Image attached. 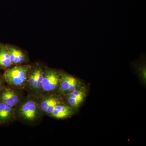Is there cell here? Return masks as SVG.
Segmentation results:
<instances>
[{
  "label": "cell",
  "mask_w": 146,
  "mask_h": 146,
  "mask_svg": "<svg viewBox=\"0 0 146 146\" xmlns=\"http://www.w3.org/2000/svg\"><path fill=\"white\" fill-rule=\"evenodd\" d=\"M15 112L16 120L30 126L39 124L44 116L38 98L32 94L23 97L15 108Z\"/></svg>",
  "instance_id": "6da1fadb"
},
{
  "label": "cell",
  "mask_w": 146,
  "mask_h": 146,
  "mask_svg": "<svg viewBox=\"0 0 146 146\" xmlns=\"http://www.w3.org/2000/svg\"><path fill=\"white\" fill-rule=\"evenodd\" d=\"M31 68L30 65H18L7 69L3 76L5 82L17 90H25Z\"/></svg>",
  "instance_id": "7a4b0ae2"
},
{
  "label": "cell",
  "mask_w": 146,
  "mask_h": 146,
  "mask_svg": "<svg viewBox=\"0 0 146 146\" xmlns=\"http://www.w3.org/2000/svg\"><path fill=\"white\" fill-rule=\"evenodd\" d=\"M44 70L40 65L32 67L25 90L28 94H32L37 98L42 94V82Z\"/></svg>",
  "instance_id": "3957f363"
},
{
  "label": "cell",
  "mask_w": 146,
  "mask_h": 146,
  "mask_svg": "<svg viewBox=\"0 0 146 146\" xmlns=\"http://www.w3.org/2000/svg\"><path fill=\"white\" fill-rule=\"evenodd\" d=\"M61 73L53 69L44 70L42 94H57L60 84Z\"/></svg>",
  "instance_id": "277c9868"
},
{
  "label": "cell",
  "mask_w": 146,
  "mask_h": 146,
  "mask_svg": "<svg viewBox=\"0 0 146 146\" xmlns=\"http://www.w3.org/2000/svg\"><path fill=\"white\" fill-rule=\"evenodd\" d=\"M40 109L44 116H50L57 105L64 102L63 98L57 94H43L38 97Z\"/></svg>",
  "instance_id": "5b68a950"
},
{
  "label": "cell",
  "mask_w": 146,
  "mask_h": 146,
  "mask_svg": "<svg viewBox=\"0 0 146 146\" xmlns=\"http://www.w3.org/2000/svg\"><path fill=\"white\" fill-rule=\"evenodd\" d=\"M82 87L78 79L65 73H61L60 84L57 95L62 97Z\"/></svg>",
  "instance_id": "8992f818"
},
{
  "label": "cell",
  "mask_w": 146,
  "mask_h": 146,
  "mask_svg": "<svg viewBox=\"0 0 146 146\" xmlns=\"http://www.w3.org/2000/svg\"><path fill=\"white\" fill-rule=\"evenodd\" d=\"M21 91L8 85L4 86L0 91V100L15 108L23 98Z\"/></svg>",
  "instance_id": "52a82bcc"
},
{
  "label": "cell",
  "mask_w": 146,
  "mask_h": 146,
  "mask_svg": "<svg viewBox=\"0 0 146 146\" xmlns=\"http://www.w3.org/2000/svg\"><path fill=\"white\" fill-rule=\"evenodd\" d=\"M86 96V89L81 87L62 97L65 104L74 111L80 105Z\"/></svg>",
  "instance_id": "ba28073f"
},
{
  "label": "cell",
  "mask_w": 146,
  "mask_h": 146,
  "mask_svg": "<svg viewBox=\"0 0 146 146\" xmlns=\"http://www.w3.org/2000/svg\"><path fill=\"white\" fill-rule=\"evenodd\" d=\"M16 120L15 108L0 100V124H7Z\"/></svg>",
  "instance_id": "9c48e42d"
},
{
  "label": "cell",
  "mask_w": 146,
  "mask_h": 146,
  "mask_svg": "<svg viewBox=\"0 0 146 146\" xmlns=\"http://www.w3.org/2000/svg\"><path fill=\"white\" fill-rule=\"evenodd\" d=\"M73 114L74 111L73 110L65 103L63 102L55 106L50 117L61 119L70 117L73 115Z\"/></svg>",
  "instance_id": "30bf717a"
},
{
  "label": "cell",
  "mask_w": 146,
  "mask_h": 146,
  "mask_svg": "<svg viewBox=\"0 0 146 146\" xmlns=\"http://www.w3.org/2000/svg\"><path fill=\"white\" fill-rule=\"evenodd\" d=\"M9 53L13 65H21L27 60L25 55L20 50L13 46L8 47Z\"/></svg>",
  "instance_id": "8fae6325"
},
{
  "label": "cell",
  "mask_w": 146,
  "mask_h": 146,
  "mask_svg": "<svg viewBox=\"0 0 146 146\" xmlns=\"http://www.w3.org/2000/svg\"><path fill=\"white\" fill-rule=\"evenodd\" d=\"M13 65L10 58L8 46H1L0 49V68L7 69Z\"/></svg>",
  "instance_id": "7c38bea8"
},
{
  "label": "cell",
  "mask_w": 146,
  "mask_h": 146,
  "mask_svg": "<svg viewBox=\"0 0 146 146\" xmlns=\"http://www.w3.org/2000/svg\"><path fill=\"white\" fill-rule=\"evenodd\" d=\"M4 83L5 81L3 76L0 75V91L4 87Z\"/></svg>",
  "instance_id": "4fadbf2b"
},
{
  "label": "cell",
  "mask_w": 146,
  "mask_h": 146,
  "mask_svg": "<svg viewBox=\"0 0 146 146\" xmlns=\"http://www.w3.org/2000/svg\"><path fill=\"white\" fill-rule=\"evenodd\" d=\"M1 45H0V49H1Z\"/></svg>",
  "instance_id": "5bb4252c"
}]
</instances>
